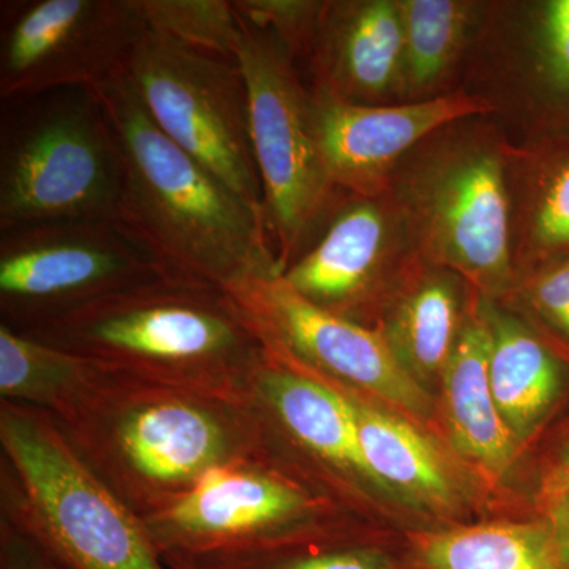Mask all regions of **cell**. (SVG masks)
I'll return each mask as SVG.
<instances>
[{
  "label": "cell",
  "instance_id": "obj_1",
  "mask_svg": "<svg viewBox=\"0 0 569 569\" xmlns=\"http://www.w3.org/2000/svg\"><path fill=\"white\" fill-rule=\"evenodd\" d=\"M123 153L116 220L167 279L228 291L280 276L264 216L156 126L126 73L93 89Z\"/></svg>",
  "mask_w": 569,
  "mask_h": 569
},
{
  "label": "cell",
  "instance_id": "obj_2",
  "mask_svg": "<svg viewBox=\"0 0 569 569\" xmlns=\"http://www.w3.org/2000/svg\"><path fill=\"white\" fill-rule=\"evenodd\" d=\"M512 142L489 114L445 123L400 160L387 190L421 260L458 272L490 301L515 280Z\"/></svg>",
  "mask_w": 569,
  "mask_h": 569
},
{
  "label": "cell",
  "instance_id": "obj_3",
  "mask_svg": "<svg viewBox=\"0 0 569 569\" xmlns=\"http://www.w3.org/2000/svg\"><path fill=\"white\" fill-rule=\"evenodd\" d=\"M18 102L0 141V231L112 219L126 167L97 92L61 89Z\"/></svg>",
  "mask_w": 569,
  "mask_h": 569
},
{
  "label": "cell",
  "instance_id": "obj_4",
  "mask_svg": "<svg viewBox=\"0 0 569 569\" xmlns=\"http://www.w3.org/2000/svg\"><path fill=\"white\" fill-rule=\"evenodd\" d=\"M236 61L249 92L266 228L282 276L316 241L346 192L326 170L313 132L312 92L287 48L242 20Z\"/></svg>",
  "mask_w": 569,
  "mask_h": 569
},
{
  "label": "cell",
  "instance_id": "obj_5",
  "mask_svg": "<svg viewBox=\"0 0 569 569\" xmlns=\"http://www.w3.org/2000/svg\"><path fill=\"white\" fill-rule=\"evenodd\" d=\"M126 74L156 126L264 216L249 92L238 61L146 29Z\"/></svg>",
  "mask_w": 569,
  "mask_h": 569
},
{
  "label": "cell",
  "instance_id": "obj_6",
  "mask_svg": "<svg viewBox=\"0 0 569 569\" xmlns=\"http://www.w3.org/2000/svg\"><path fill=\"white\" fill-rule=\"evenodd\" d=\"M460 91L515 142L569 130V0H486Z\"/></svg>",
  "mask_w": 569,
  "mask_h": 569
},
{
  "label": "cell",
  "instance_id": "obj_7",
  "mask_svg": "<svg viewBox=\"0 0 569 569\" xmlns=\"http://www.w3.org/2000/svg\"><path fill=\"white\" fill-rule=\"evenodd\" d=\"M2 441L41 537L67 569H167L152 539L47 427L3 415Z\"/></svg>",
  "mask_w": 569,
  "mask_h": 569
},
{
  "label": "cell",
  "instance_id": "obj_8",
  "mask_svg": "<svg viewBox=\"0 0 569 569\" xmlns=\"http://www.w3.org/2000/svg\"><path fill=\"white\" fill-rule=\"evenodd\" d=\"M144 31L134 0L3 2L0 97L99 88L126 73Z\"/></svg>",
  "mask_w": 569,
  "mask_h": 569
},
{
  "label": "cell",
  "instance_id": "obj_9",
  "mask_svg": "<svg viewBox=\"0 0 569 569\" xmlns=\"http://www.w3.org/2000/svg\"><path fill=\"white\" fill-rule=\"evenodd\" d=\"M149 283V282H148ZM103 296L63 316L62 336L118 358L160 365H201L239 353L244 318L219 288L160 279Z\"/></svg>",
  "mask_w": 569,
  "mask_h": 569
},
{
  "label": "cell",
  "instance_id": "obj_10",
  "mask_svg": "<svg viewBox=\"0 0 569 569\" xmlns=\"http://www.w3.org/2000/svg\"><path fill=\"white\" fill-rule=\"evenodd\" d=\"M425 264L388 193H346L316 241L280 277L312 305L377 328Z\"/></svg>",
  "mask_w": 569,
  "mask_h": 569
},
{
  "label": "cell",
  "instance_id": "obj_11",
  "mask_svg": "<svg viewBox=\"0 0 569 569\" xmlns=\"http://www.w3.org/2000/svg\"><path fill=\"white\" fill-rule=\"evenodd\" d=\"M253 335L276 353L365 389L410 421L432 417L429 391L403 369L380 329L307 301L282 277H263L227 291Z\"/></svg>",
  "mask_w": 569,
  "mask_h": 569
},
{
  "label": "cell",
  "instance_id": "obj_12",
  "mask_svg": "<svg viewBox=\"0 0 569 569\" xmlns=\"http://www.w3.org/2000/svg\"><path fill=\"white\" fill-rule=\"evenodd\" d=\"M162 277L151 254L114 219L0 231V293L9 306L81 307Z\"/></svg>",
  "mask_w": 569,
  "mask_h": 569
},
{
  "label": "cell",
  "instance_id": "obj_13",
  "mask_svg": "<svg viewBox=\"0 0 569 569\" xmlns=\"http://www.w3.org/2000/svg\"><path fill=\"white\" fill-rule=\"evenodd\" d=\"M310 92L313 132L326 170L342 192L359 197L387 193L400 160L445 123L490 116L488 104L463 91L383 107L340 102L316 89Z\"/></svg>",
  "mask_w": 569,
  "mask_h": 569
},
{
  "label": "cell",
  "instance_id": "obj_14",
  "mask_svg": "<svg viewBox=\"0 0 569 569\" xmlns=\"http://www.w3.org/2000/svg\"><path fill=\"white\" fill-rule=\"evenodd\" d=\"M306 62L312 89L340 102L403 103L400 0H325Z\"/></svg>",
  "mask_w": 569,
  "mask_h": 569
},
{
  "label": "cell",
  "instance_id": "obj_15",
  "mask_svg": "<svg viewBox=\"0 0 569 569\" xmlns=\"http://www.w3.org/2000/svg\"><path fill=\"white\" fill-rule=\"evenodd\" d=\"M307 508L299 490L277 479L213 467L157 519L163 546L209 550L290 522Z\"/></svg>",
  "mask_w": 569,
  "mask_h": 569
},
{
  "label": "cell",
  "instance_id": "obj_16",
  "mask_svg": "<svg viewBox=\"0 0 569 569\" xmlns=\"http://www.w3.org/2000/svg\"><path fill=\"white\" fill-rule=\"evenodd\" d=\"M490 331L478 296L441 377V410L449 440L478 477L500 482L519 452L489 378Z\"/></svg>",
  "mask_w": 569,
  "mask_h": 569
},
{
  "label": "cell",
  "instance_id": "obj_17",
  "mask_svg": "<svg viewBox=\"0 0 569 569\" xmlns=\"http://www.w3.org/2000/svg\"><path fill=\"white\" fill-rule=\"evenodd\" d=\"M348 399L370 482L438 519L459 516L467 486L436 443L410 419Z\"/></svg>",
  "mask_w": 569,
  "mask_h": 569
},
{
  "label": "cell",
  "instance_id": "obj_18",
  "mask_svg": "<svg viewBox=\"0 0 569 569\" xmlns=\"http://www.w3.org/2000/svg\"><path fill=\"white\" fill-rule=\"evenodd\" d=\"M508 187L515 277L569 254V130L512 142Z\"/></svg>",
  "mask_w": 569,
  "mask_h": 569
},
{
  "label": "cell",
  "instance_id": "obj_19",
  "mask_svg": "<svg viewBox=\"0 0 569 569\" xmlns=\"http://www.w3.org/2000/svg\"><path fill=\"white\" fill-rule=\"evenodd\" d=\"M478 296L458 272L425 264L378 321L400 365L426 391L440 385Z\"/></svg>",
  "mask_w": 569,
  "mask_h": 569
},
{
  "label": "cell",
  "instance_id": "obj_20",
  "mask_svg": "<svg viewBox=\"0 0 569 569\" xmlns=\"http://www.w3.org/2000/svg\"><path fill=\"white\" fill-rule=\"evenodd\" d=\"M481 309L490 331V387L520 447L559 402L563 362L556 348L507 306L481 298Z\"/></svg>",
  "mask_w": 569,
  "mask_h": 569
},
{
  "label": "cell",
  "instance_id": "obj_21",
  "mask_svg": "<svg viewBox=\"0 0 569 569\" xmlns=\"http://www.w3.org/2000/svg\"><path fill=\"white\" fill-rule=\"evenodd\" d=\"M486 0H400L403 103L460 91Z\"/></svg>",
  "mask_w": 569,
  "mask_h": 569
},
{
  "label": "cell",
  "instance_id": "obj_22",
  "mask_svg": "<svg viewBox=\"0 0 569 569\" xmlns=\"http://www.w3.org/2000/svg\"><path fill=\"white\" fill-rule=\"evenodd\" d=\"M397 569H569L542 520L473 523L408 533Z\"/></svg>",
  "mask_w": 569,
  "mask_h": 569
},
{
  "label": "cell",
  "instance_id": "obj_23",
  "mask_svg": "<svg viewBox=\"0 0 569 569\" xmlns=\"http://www.w3.org/2000/svg\"><path fill=\"white\" fill-rule=\"evenodd\" d=\"M123 455L142 477L181 482L203 477L222 458L224 437L204 411L178 402L133 411L121 427Z\"/></svg>",
  "mask_w": 569,
  "mask_h": 569
},
{
  "label": "cell",
  "instance_id": "obj_24",
  "mask_svg": "<svg viewBox=\"0 0 569 569\" xmlns=\"http://www.w3.org/2000/svg\"><path fill=\"white\" fill-rule=\"evenodd\" d=\"M261 387L277 417L306 448L370 482L348 396L287 367L266 370Z\"/></svg>",
  "mask_w": 569,
  "mask_h": 569
},
{
  "label": "cell",
  "instance_id": "obj_25",
  "mask_svg": "<svg viewBox=\"0 0 569 569\" xmlns=\"http://www.w3.org/2000/svg\"><path fill=\"white\" fill-rule=\"evenodd\" d=\"M149 31L183 47L236 59L242 20L227 0H134Z\"/></svg>",
  "mask_w": 569,
  "mask_h": 569
},
{
  "label": "cell",
  "instance_id": "obj_26",
  "mask_svg": "<svg viewBox=\"0 0 569 569\" xmlns=\"http://www.w3.org/2000/svg\"><path fill=\"white\" fill-rule=\"evenodd\" d=\"M84 359L43 346L0 326V391L10 397L51 396L70 387L84 372Z\"/></svg>",
  "mask_w": 569,
  "mask_h": 569
},
{
  "label": "cell",
  "instance_id": "obj_27",
  "mask_svg": "<svg viewBox=\"0 0 569 569\" xmlns=\"http://www.w3.org/2000/svg\"><path fill=\"white\" fill-rule=\"evenodd\" d=\"M498 302L518 313L542 339L552 337L569 348V254L520 272Z\"/></svg>",
  "mask_w": 569,
  "mask_h": 569
},
{
  "label": "cell",
  "instance_id": "obj_28",
  "mask_svg": "<svg viewBox=\"0 0 569 569\" xmlns=\"http://www.w3.org/2000/svg\"><path fill=\"white\" fill-rule=\"evenodd\" d=\"M325 0H236L234 9L253 28L269 32L291 58L305 59L316 37Z\"/></svg>",
  "mask_w": 569,
  "mask_h": 569
},
{
  "label": "cell",
  "instance_id": "obj_29",
  "mask_svg": "<svg viewBox=\"0 0 569 569\" xmlns=\"http://www.w3.org/2000/svg\"><path fill=\"white\" fill-rule=\"evenodd\" d=\"M539 520L546 523L569 568V438L546 467L537 493Z\"/></svg>",
  "mask_w": 569,
  "mask_h": 569
},
{
  "label": "cell",
  "instance_id": "obj_30",
  "mask_svg": "<svg viewBox=\"0 0 569 569\" xmlns=\"http://www.w3.org/2000/svg\"><path fill=\"white\" fill-rule=\"evenodd\" d=\"M219 569H397V565L377 549H340L263 563L228 560Z\"/></svg>",
  "mask_w": 569,
  "mask_h": 569
},
{
  "label": "cell",
  "instance_id": "obj_31",
  "mask_svg": "<svg viewBox=\"0 0 569 569\" xmlns=\"http://www.w3.org/2000/svg\"><path fill=\"white\" fill-rule=\"evenodd\" d=\"M3 569H67L59 567L58 561L50 560L41 553L33 552L24 546L7 549Z\"/></svg>",
  "mask_w": 569,
  "mask_h": 569
},
{
  "label": "cell",
  "instance_id": "obj_32",
  "mask_svg": "<svg viewBox=\"0 0 569 569\" xmlns=\"http://www.w3.org/2000/svg\"><path fill=\"white\" fill-rule=\"evenodd\" d=\"M173 569H198L194 567L192 561H187L181 559V557H174L173 559Z\"/></svg>",
  "mask_w": 569,
  "mask_h": 569
}]
</instances>
